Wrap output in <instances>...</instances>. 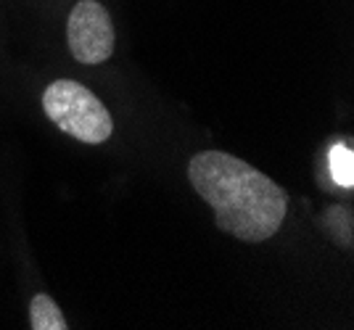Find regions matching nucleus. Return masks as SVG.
<instances>
[{"label": "nucleus", "instance_id": "423d86ee", "mask_svg": "<svg viewBox=\"0 0 354 330\" xmlns=\"http://www.w3.org/2000/svg\"><path fill=\"white\" fill-rule=\"evenodd\" d=\"M323 225L336 243L352 249V211L344 206H328L323 214Z\"/></svg>", "mask_w": 354, "mask_h": 330}, {"label": "nucleus", "instance_id": "f03ea898", "mask_svg": "<svg viewBox=\"0 0 354 330\" xmlns=\"http://www.w3.org/2000/svg\"><path fill=\"white\" fill-rule=\"evenodd\" d=\"M43 108L61 133L90 146L106 143L114 133L111 114L98 101V95L74 79L50 82L43 93Z\"/></svg>", "mask_w": 354, "mask_h": 330}, {"label": "nucleus", "instance_id": "f257e3e1", "mask_svg": "<svg viewBox=\"0 0 354 330\" xmlns=\"http://www.w3.org/2000/svg\"><path fill=\"white\" fill-rule=\"evenodd\" d=\"M188 177L196 193L212 206L217 227L227 235L262 243L281 230L288 195L243 159L225 151H201L191 156Z\"/></svg>", "mask_w": 354, "mask_h": 330}, {"label": "nucleus", "instance_id": "39448f33", "mask_svg": "<svg viewBox=\"0 0 354 330\" xmlns=\"http://www.w3.org/2000/svg\"><path fill=\"white\" fill-rule=\"evenodd\" d=\"M328 166H330V177L336 180V185L352 188L354 185V153L346 143H339V146L330 148Z\"/></svg>", "mask_w": 354, "mask_h": 330}, {"label": "nucleus", "instance_id": "20e7f679", "mask_svg": "<svg viewBox=\"0 0 354 330\" xmlns=\"http://www.w3.org/2000/svg\"><path fill=\"white\" fill-rule=\"evenodd\" d=\"M30 325L35 330H66V317L48 293H37L30 304Z\"/></svg>", "mask_w": 354, "mask_h": 330}, {"label": "nucleus", "instance_id": "7ed1b4c3", "mask_svg": "<svg viewBox=\"0 0 354 330\" xmlns=\"http://www.w3.org/2000/svg\"><path fill=\"white\" fill-rule=\"evenodd\" d=\"M114 24L98 0H80L66 21V43L80 64H104L114 53Z\"/></svg>", "mask_w": 354, "mask_h": 330}]
</instances>
